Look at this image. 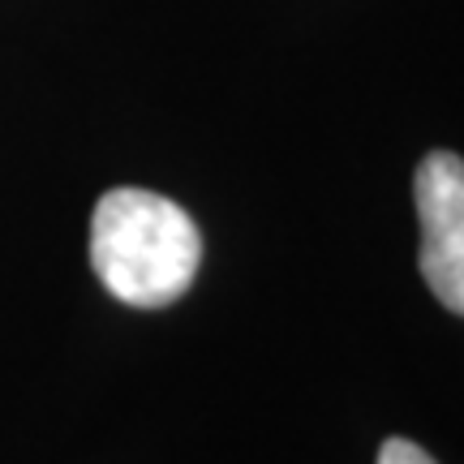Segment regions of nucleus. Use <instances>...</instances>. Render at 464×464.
<instances>
[{
    "instance_id": "1",
    "label": "nucleus",
    "mask_w": 464,
    "mask_h": 464,
    "mask_svg": "<svg viewBox=\"0 0 464 464\" xmlns=\"http://www.w3.org/2000/svg\"><path fill=\"white\" fill-rule=\"evenodd\" d=\"M202 263L198 224L155 189H108L91 216V266L116 301L160 310L189 293Z\"/></svg>"
},
{
    "instance_id": "2",
    "label": "nucleus",
    "mask_w": 464,
    "mask_h": 464,
    "mask_svg": "<svg viewBox=\"0 0 464 464\" xmlns=\"http://www.w3.org/2000/svg\"><path fill=\"white\" fill-rule=\"evenodd\" d=\"M417 219H421V276L451 314L464 318V160L430 150L417 168Z\"/></svg>"
},
{
    "instance_id": "3",
    "label": "nucleus",
    "mask_w": 464,
    "mask_h": 464,
    "mask_svg": "<svg viewBox=\"0 0 464 464\" xmlns=\"http://www.w3.org/2000/svg\"><path fill=\"white\" fill-rule=\"evenodd\" d=\"M379 464H439L426 448H417L409 439H387L379 451Z\"/></svg>"
}]
</instances>
